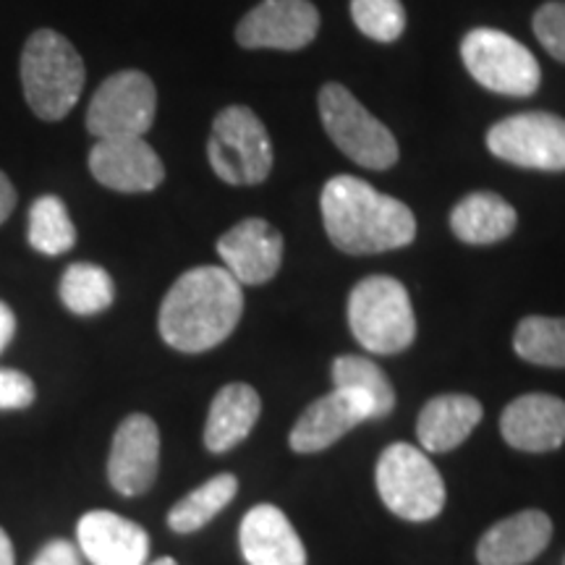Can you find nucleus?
Masks as SVG:
<instances>
[{
	"label": "nucleus",
	"mask_w": 565,
	"mask_h": 565,
	"mask_svg": "<svg viewBox=\"0 0 565 565\" xmlns=\"http://www.w3.org/2000/svg\"><path fill=\"white\" fill-rule=\"evenodd\" d=\"M244 312L242 282L225 267H194L173 282L160 307V335L181 353L221 345Z\"/></svg>",
	"instance_id": "f257e3e1"
},
{
	"label": "nucleus",
	"mask_w": 565,
	"mask_h": 565,
	"mask_svg": "<svg viewBox=\"0 0 565 565\" xmlns=\"http://www.w3.org/2000/svg\"><path fill=\"white\" fill-rule=\"evenodd\" d=\"M320 207L330 242L345 254L391 252L416 238L414 212L356 175L324 183Z\"/></svg>",
	"instance_id": "f03ea898"
},
{
	"label": "nucleus",
	"mask_w": 565,
	"mask_h": 565,
	"mask_svg": "<svg viewBox=\"0 0 565 565\" xmlns=\"http://www.w3.org/2000/svg\"><path fill=\"white\" fill-rule=\"evenodd\" d=\"M19 71L26 103L42 121L66 118L87 79L79 51L53 30H38L26 40Z\"/></svg>",
	"instance_id": "7ed1b4c3"
},
{
	"label": "nucleus",
	"mask_w": 565,
	"mask_h": 565,
	"mask_svg": "<svg viewBox=\"0 0 565 565\" xmlns=\"http://www.w3.org/2000/svg\"><path fill=\"white\" fill-rule=\"evenodd\" d=\"M351 333L370 353L406 351L416 338V317L404 282L391 275H370L349 296Z\"/></svg>",
	"instance_id": "20e7f679"
},
{
	"label": "nucleus",
	"mask_w": 565,
	"mask_h": 565,
	"mask_svg": "<svg viewBox=\"0 0 565 565\" xmlns=\"http://www.w3.org/2000/svg\"><path fill=\"white\" fill-rule=\"evenodd\" d=\"M215 175L231 186H257L273 171V141L259 116L246 105L217 113L207 141Z\"/></svg>",
	"instance_id": "39448f33"
},
{
	"label": "nucleus",
	"mask_w": 565,
	"mask_h": 565,
	"mask_svg": "<svg viewBox=\"0 0 565 565\" xmlns=\"http://www.w3.org/2000/svg\"><path fill=\"white\" fill-rule=\"evenodd\" d=\"M317 103H320L324 131L335 141L338 150L370 171H387L395 166L398 141L343 84H324Z\"/></svg>",
	"instance_id": "423d86ee"
},
{
	"label": "nucleus",
	"mask_w": 565,
	"mask_h": 565,
	"mask_svg": "<svg viewBox=\"0 0 565 565\" xmlns=\"http://www.w3.org/2000/svg\"><path fill=\"white\" fill-rule=\"evenodd\" d=\"M377 492L383 503L406 521H429L445 508L440 471L408 443H395L380 456Z\"/></svg>",
	"instance_id": "0eeeda50"
},
{
	"label": "nucleus",
	"mask_w": 565,
	"mask_h": 565,
	"mask_svg": "<svg viewBox=\"0 0 565 565\" xmlns=\"http://www.w3.org/2000/svg\"><path fill=\"white\" fill-rule=\"evenodd\" d=\"M461 58L469 74L490 92L529 97L540 89L542 71L529 47L498 30H471L461 42Z\"/></svg>",
	"instance_id": "6e6552de"
},
{
	"label": "nucleus",
	"mask_w": 565,
	"mask_h": 565,
	"mask_svg": "<svg viewBox=\"0 0 565 565\" xmlns=\"http://www.w3.org/2000/svg\"><path fill=\"white\" fill-rule=\"evenodd\" d=\"M158 110V92L141 71H118L100 84L87 110V129L97 139L145 137Z\"/></svg>",
	"instance_id": "1a4fd4ad"
},
{
	"label": "nucleus",
	"mask_w": 565,
	"mask_h": 565,
	"mask_svg": "<svg viewBox=\"0 0 565 565\" xmlns=\"http://www.w3.org/2000/svg\"><path fill=\"white\" fill-rule=\"evenodd\" d=\"M494 158L534 171H565V121L553 113H519L487 131Z\"/></svg>",
	"instance_id": "9d476101"
},
{
	"label": "nucleus",
	"mask_w": 565,
	"mask_h": 565,
	"mask_svg": "<svg viewBox=\"0 0 565 565\" xmlns=\"http://www.w3.org/2000/svg\"><path fill=\"white\" fill-rule=\"evenodd\" d=\"M320 32V11L309 0H263L236 26V42L249 51H301Z\"/></svg>",
	"instance_id": "9b49d317"
},
{
	"label": "nucleus",
	"mask_w": 565,
	"mask_h": 565,
	"mask_svg": "<svg viewBox=\"0 0 565 565\" xmlns=\"http://www.w3.org/2000/svg\"><path fill=\"white\" fill-rule=\"evenodd\" d=\"M160 429L147 414H131L113 437L108 479L124 498H139L158 479Z\"/></svg>",
	"instance_id": "f8f14e48"
},
{
	"label": "nucleus",
	"mask_w": 565,
	"mask_h": 565,
	"mask_svg": "<svg viewBox=\"0 0 565 565\" xmlns=\"http://www.w3.org/2000/svg\"><path fill=\"white\" fill-rule=\"evenodd\" d=\"M89 171L103 186L124 194L154 192L166 179V166L145 137L100 139L89 152Z\"/></svg>",
	"instance_id": "ddd939ff"
},
{
	"label": "nucleus",
	"mask_w": 565,
	"mask_h": 565,
	"mask_svg": "<svg viewBox=\"0 0 565 565\" xmlns=\"http://www.w3.org/2000/svg\"><path fill=\"white\" fill-rule=\"evenodd\" d=\"M217 254L242 286H263L280 270L282 236L263 217H249L223 233Z\"/></svg>",
	"instance_id": "4468645a"
},
{
	"label": "nucleus",
	"mask_w": 565,
	"mask_h": 565,
	"mask_svg": "<svg viewBox=\"0 0 565 565\" xmlns=\"http://www.w3.org/2000/svg\"><path fill=\"white\" fill-rule=\"evenodd\" d=\"M76 547L92 565H147L150 534L113 511H89L76 526Z\"/></svg>",
	"instance_id": "2eb2a0df"
},
{
	"label": "nucleus",
	"mask_w": 565,
	"mask_h": 565,
	"mask_svg": "<svg viewBox=\"0 0 565 565\" xmlns=\"http://www.w3.org/2000/svg\"><path fill=\"white\" fill-rule=\"evenodd\" d=\"M505 443L524 454H547L565 443V401L547 393L515 398L500 416Z\"/></svg>",
	"instance_id": "dca6fc26"
},
{
	"label": "nucleus",
	"mask_w": 565,
	"mask_h": 565,
	"mask_svg": "<svg viewBox=\"0 0 565 565\" xmlns=\"http://www.w3.org/2000/svg\"><path fill=\"white\" fill-rule=\"evenodd\" d=\"M553 521L542 511H521L487 529L477 545L479 565H526L545 553Z\"/></svg>",
	"instance_id": "f3484780"
},
{
	"label": "nucleus",
	"mask_w": 565,
	"mask_h": 565,
	"mask_svg": "<svg viewBox=\"0 0 565 565\" xmlns=\"http://www.w3.org/2000/svg\"><path fill=\"white\" fill-rule=\"evenodd\" d=\"M238 542L249 565H307L299 534L275 505L252 508L242 521Z\"/></svg>",
	"instance_id": "a211bd4d"
},
{
	"label": "nucleus",
	"mask_w": 565,
	"mask_h": 565,
	"mask_svg": "<svg viewBox=\"0 0 565 565\" xmlns=\"http://www.w3.org/2000/svg\"><path fill=\"white\" fill-rule=\"evenodd\" d=\"M362 422H366V412L362 404L356 398H351L345 391L333 387V393L317 398L299 416L288 443H291L296 454H317V450L335 445L343 435H349Z\"/></svg>",
	"instance_id": "6ab92c4d"
},
{
	"label": "nucleus",
	"mask_w": 565,
	"mask_h": 565,
	"mask_svg": "<svg viewBox=\"0 0 565 565\" xmlns=\"http://www.w3.org/2000/svg\"><path fill=\"white\" fill-rule=\"evenodd\" d=\"M482 404L471 395H435L422 408L416 435L429 454H448L475 433L477 424L482 422Z\"/></svg>",
	"instance_id": "aec40b11"
},
{
	"label": "nucleus",
	"mask_w": 565,
	"mask_h": 565,
	"mask_svg": "<svg viewBox=\"0 0 565 565\" xmlns=\"http://www.w3.org/2000/svg\"><path fill=\"white\" fill-rule=\"evenodd\" d=\"M263 412L257 391L246 383H231L212 398L207 424H204V445L212 454H225L244 443Z\"/></svg>",
	"instance_id": "412c9836"
},
{
	"label": "nucleus",
	"mask_w": 565,
	"mask_h": 565,
	"mask_svg": "<svg viewBox=\"0 0 565 565\" xmlns=\"http://www.w3.org/2000/svg\"><path fill=\"white\" fill-rule=\"evenodd\" d=\"M515 210L500 194L475 192L450 212V228L463 244H498L515 231Z\"/></svg>",
	"instance_id": "4be33fe9"
},
{
	"label": "nucleus",
	"mask_w": 565,
	"mask_h": 565,
	"mask_svg": "<svg viewBox=\"0 0 565 565\" xmlns=\"http://www.w3.org/2000/svg\"><path fill=\"white\" fill-rule=\"evenodd\" d=\"M333 385L356 398L366 412V419H383L395 408V391L387 374L372 359L338 356L333 362Z\"/></svg>",
	"instance_id": "5701e85b"
},
{
	"label": "nucleus",
	"mask_w": 565,
	"mask_h": 565,
	"mask_svg": "<svg viewBox=\"0 0 565 565\" xmlns=\"http://www.w3.org/2000/svg\"><path fill=\"white\" fill-rule=\"evenodd\" d=\"M236 492L238 479L233 475L212 477L171 508V513H168V526L179 534L200 532L202 526H207L210 521L236 498Z\"/></svg>",
	"instance_id": "b1692460"
},
{
	"label": "nucleus",
	"mask_w": 565,
	"mask_h": 565,
	"mask_svg": "<svg viewBox=\"0 0 565 565\" xmlns=\"http://www.w3.org/2000/svg\"><path fill=\"white\" fill-rule=\"evenodd\" d=\"M116 299V286L100 265L74 263L61 278V301L68 312L79 317L100 315Z\"/></svg>",
	"instance_id": "393cba45"
},
{
	"label": "nucleus",
	"mask_w": 565,
	"mask_h": 565,
	"mask_svg": "<svg viewBox=\"0 0 565 565\" xmlns=\"http://www.w3.org/2000/svg\"><path fill=\"white\" fill-rule=\"evenodd\" d=\"M513 349L529 364L565 366V317H524L515 328Z\"/></svg>",
	"instance_id": "a878e982"
},
{
	"label": "nucleus",
	"mask_w": 565,
	"mask_h": 565,
	"mask_svg": "<svg viewBox=\"0 0 565 565\" xmlns=\"http://www.w3.org/2000/svg\"><path fill=\"white\" fill-rule=\"evenodd\" d=\"M30 244L34 252L47 254V257H58L74 249L76 228L61 196L45 194L34 200L30 210Z\"/></svg>",
	"instance_id": "bb28decb"
},
{
	"label": "nucleus",
	"mask_w": 565,
	"mask_h": 565,
	"mask_svg": "<svg viewBox=\"0 0 565 565\" xmlns=\"http://www.w3.org/2000/svg\"><path fill=\"white\" fill-rule=\"evenodd\" d=\"M351 17L359 32L377 42H395L406 30L401 0H351Z\"/></svg>",
	"instance_id": "cd10ccee"
},
{
	"label": "nucleus",
	"mask_w": 565,
	"mask_h": 565,
	"mask_svg": "<svg viewBox=\"0 0 565 565\" xmlns=\"http://www.w3.org/2000/svg\"><path fill=\"white\" fill-rule=\"evenodd\" d=\"M534 34L555 61L565 63V0H553L534 13Z\"/></svg>",
	"instance_id": "c85d7f7f"
},
{
	"label": "nucleus",
	"mask_w": 565,
	"mask_h": 565,
	"mask_svg": "<svg viewBox=\"0 0 565 565\" xmlns=\"http://www.w3.org/2000/svg\"><path fill=\"white\" fill-rule=\"evenodd\" d=\"M34 398H38V387L30 374L0 366V412H21L32 406Z\"/></svg>",
	"instance_id": "c756f323"
},
{
	"label": "nucleus",
	"mask_w": 565,
	"mask_h": 565,
	"mask_svg": "<svg viewBox=\"0 0 565 565\" xmlns=\"http://www.w3.org/2000/svg\"><path fill=\"white\" fill-rule=\"evenodd\" d=\"M32 565H82V553L66 540H53L40 550Z\"/></svg>",
	"instance_id": "7c9ffc66"
},
{
	"label": "nucleus",
	"mask_w": 565,
	"mask_h": 565,
	"mask_svg": "<svg viewBox=\"0 0 565 565\" xmlns=\"http://www.w3.org/2000/svg\"><path fill=\"white\" fill-rule=\"evenodd\" d=\"M13 207H17V189H13L9 175L0 171V225L9 221Z\"/></svg>",
	"instance_id": "2f4dec72"
},
{
	"label": "nucleus",
	"mask_w": 565,
	"mask_h": 565,
	"mask_svg": "<svg viewBox=\"0 0 565 565\" xmlns=\"http://www.w3.org/2000/svg\"><path fill=\"white\" fill-rule=\"evenodd\" d=\"M13 335H17V315L11 312L9 303L0 301V351L11 343Z\"/></svg>",
	"instance_id": "473e14b6"
},
{
	"label": "nucleus",
	"mask_w": 565,
	"mask_h": 565,
	"mask_svg": "<svg viewBox=\"0 0 565 565\" xmlns=\"http://www.w3.org/2000/svg\"><path fill=\"white\" fill-rule=\"evenodd\" d=\"M0 565H17V555H13L11 536L0 529Z\"/></svg>",
	"instance_id": "72a5a7b5"
},
{
	"label": "nucleus",
	"mask_w": 565,
	"mask_h": 565,
	"mask_svg": "<svg viewBox=\"0 0 565 565\" xmlns=\"http://www.w3.org/2000/svg\"><path fill=\"white\" fill-rule=\"evenodd\" d=\"M150 565H179L173 561V557H160V561H154V563H150Z\"/></svg>",
	"instance_id": "f704fd0d"
}]
</instances>
